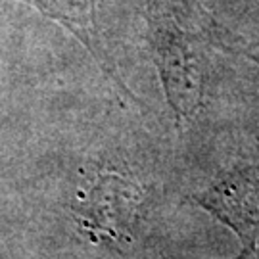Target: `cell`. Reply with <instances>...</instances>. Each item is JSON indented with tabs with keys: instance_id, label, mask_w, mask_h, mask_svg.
Returning <instances> with one entry per match:
<instances>
[{
	"instance_id": "obj_1",
	"label": "cell",
	"mask_w": 259,
	"mask_h": 259,
	"mask_svg": "<svg viewBox=\"0 0 259 259\" xmlns=\"http://www.w3.org/2000/svg\"><path fill=\"white\" fill-rule=\"evenodd\" d=\"M157 60L165 83L169 100L179 115H188L198 102V73L192 64V54L179 35V29L161 25L157 31Z\"/></svg>"
},
{
	"instance_id": "obj_2",
	"label": "cell",
	"mask_w": 259,
	"mask_h": 259,
	"mask_svg": "<svg viewBox=\"0 0 259 259\" xmlns=\"http://www.w3.org/2000/svg\"><path fill=\"white\" fill-rule=\"evenodd\" d=\"M56 19L83 42L98 60H104V45L96 25V0H25Z\"/></svg>"
}]
</instances>
